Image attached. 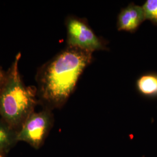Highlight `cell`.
I'll return each mask as SVG.
<instances>
[{"instance_id":"obj_3","label":"cell","mask_w":157,"mask_h":157,"mask_svg":"<svg viewBox=\"0 0 157 157\" xmlns=\"http://www.w3.org/2000/svg\"><path fill=\"white\" fill-rule=\"evenodd\" d=\"M65 25L67 46L92 52L97 51L108 50L107 41L95 33L86 18L73 16L67 17Z\"/></svg>"},{"instance_id":"obj_8","label":"cell","mask_w":157,"mask_h":157,"mask_svg":"<svg viewBox=\"0 0 157 157\" xmlns=\"http://www.w3.org/2000/svg\"><path fill=\"white\" fill-rule=\"evenodd\" d=\"M10 133L5 126L0 124V145L4 144L9 139Z\"/></svg>"},{"instance_id":"obj_2","label":"cell","mask_w":157,"mask_h":157,"mask_svg":"<svg viewBox=\"0 0 157 157\" xmlns=\"http://www.w3.org/2000/svg\"><path fill=\"white\" fill-rule=\"evenodd\" d=\"M21 54L17 53L6 72L0 90V113L9 124H17L28 117L36 102L37 89L26 86L19 70Z\"/></svg>"},{"instance_id":"obj_4","label":"cell","mask_w":157,"mask_h":157,"mask_svg":"<svg viewBox=\"0 0 157 157\" xmlns=\"http://www.w3.org/2000/svg\"><path fill=\"white\" fill-rule=\"evenodd\" d=\"M52 124L50 112L44 111L29 115L17 138L37 146L44 140Z\"/></svg>"},{"instance_id":"obj_7","label":"cell","mask_w":157,"mask_h":157,"mask_svg":"<svg viewBox=\"0 0 157 157\" xmlns=\"http://www.w3.org/2000/svg\"><path fill=\"white\" fill-rule=\"evenodd\" d=\"M142 7L146 20L157 26V0H147Z\"/></svg>"},{"instance_id":"obj_5","label":"cell","mask_w":157,"mask_h":157,"mask_svg":"<svg viewBox=\"0 0 157 157\" xmlns=\"http://www.w3.org/2000/svg\"><path fill=\"white\" fill-rule=\"evenodd\" d=\"M146 20L142 6L132 2L122 8L119 12L117 28L118 31L134 33Z\"/></svg>"},{"instance_id":"obj_1","label":"cell","mask_w":157,"mask_h":157,"mask_svg":"<svg viewBox=\"0 0 157 157\" xmlns=\"http://www.w3.org/2000/svg\"><path fill=\"white\" fill-rule=\"evenodd\" d=\"M93 52L67 46L40 69L37 92L51 108H59L76 87L86 68L93 61Z\"/></svg>"},{"instance_id":"obj_6","label":"cell","mask_w":157,"mask_h":157,"mask_svg":"<svg viewBox=\"0 0 157 157\" xmlns=\"http://www.w3.org/2000/svg\"><path fill=\"white\" fill-rule=\"evenodd\" d=\"M136 87L140 94L148 98L157 97V73L149 72L137 80Z\"/></svg>"},{"instance_id":"obj_9","label":"cell","mask_w":157,"mask_h":157,"mask_svg":"<svg viewBox=\"0 0 157 157\" xmlns=\"http://www.w3.org/2000/svg\"><path fill=\"white\" fill-rule=\"evenodd\" d=\"M6 76V73L1 69V67H0V90L5 83Z\"/></svg>"},{"instance_id":"obj_10","label":"cell","mask_w":157,"mask_h":157,"mask_svg":"<svg viewBox=\"0 0 157 157\" xmlns=\"http://www.w3.org/2000/svg\"><path fill=\"white\" fill-rule=\"evenodd\" d=\"M0 157H1V155H0Z\"/></svg>"}]
</instances>
